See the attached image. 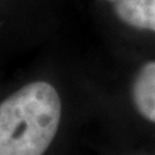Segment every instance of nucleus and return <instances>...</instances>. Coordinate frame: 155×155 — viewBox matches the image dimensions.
I'll return each instance as SVG.
<instances>
[{"mask_svg":"<svg viewBox=\"0 0 155 155\" xmlns=\"http://www.w3.org/2000/svg\"><path fill=\"white\" fill-rule=\"evenodd\" d=\"M62 105L44 81L24 85L0 104V155H43L55 138Z\"/></svg>","mask_w":155,"mask_h":155,"instance_id":"f257e3e1","label":"nucleus"},{"mask_svg":"<svg viewBox=\"0 0 155 155\" xmlns=\"http://www.w3.org/2000/svg\"><path fill=\"white\" fill-rule=\"evenodd\" d=\"M132 95L139 114L155 123V61L140 68L133 83Z\"/></svg>","mask_w":155,"mask_h":155,"instance_id":"f03ea898","label":"nucleus"},{"mask_svg":"<svg viewBox=\"0 0 155 155\" xmlns=\"http://www.w3.org/2000/svg\"><path fill=\"white\" fill-rule=\"evenodd\" d=\"M114 12L129 27L155 32V0H120Z\"/></svg>","mask_w":155,"mask_h":155,"instance_id":"7ed1b4c3","label":"nucleus"},{"mask_svg":"<svg viewBox=\"0 0 155 155\" xmlns=\"http://www.w3.org/2000/svg\"><path fill=\"white\" fill-rule=\"evenodd\" d=\"M107 1H111V2H117V1H120V0H107Z\"/></svg>","mask_w":155,"mask_h":155,"instance_id":"20e7f679","label":"nucleus"}]
</instances>
